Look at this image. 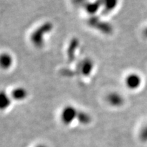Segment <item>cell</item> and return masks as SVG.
I'll list each match as a JSON object with an SVG mask.
<instances>
[{
    "label": "cell",
    "instance_id": "cell-1",
    "mask_svg": "<svg viewBox=\"0 0 147 147\" xmlns=\"http://www.w3.org/2000/svg\"><path fill=\"white\" fill-rule=\"evenodd\" d=\"M79 113L77 112L76 108H74L72 106H67L64 108L63 111L61 113V119L62 122L65 125H69L72 121L74 120L76 117H78Z\"/></svg>",
    "mask_w": 147,
    "mask_h": 147
},
{
    "label": "cell",
    "instance_id": "cell-2",
    "mask_svg": "<svg viewBox=\"0 0 147 147\" xmlns=\"http://www.w3.org/2000/svg\"><path fill=\"white\" fill-rule=\"evenodd\" d=\"M125 83L129 89H136L140 83V77L136 74H134L128 75L125 80Z\"/></svg>",
    "mask_w": 147,
    "mask_h": 147
},
{
    "label": "cell",
    "instance_id": "cell-3",
    "mask_svg": "<svg viewBox=\"0 0 147 147\" xmlns=\"http://www.w3.org/2000/svg\"><path fill=\"white\" fill-rule=\"evenodd\" d=\"M123 97L120 95L117 94V93H113L108 95V101L109 104L113 105V106H119L121 104H123Z\"/></svg>",
    "mask_w": 147,
    "mask_h": 147
},
{
    "label": "cell",
    "instance_id": "cell-4",
    "mask_svg": "<svg viewBox=\"0 0 147 147\" xmlns=\"http://www.w3.org/2000/svg\"><path fill=\"white\" fill-rule=\"evenodd\" d=\"M12 97L16 100H22L27 96V93L23 88H17L12 91Z\"/></svg>",
    "mask_w": 147,
    "mask_h": 147
},
{
    "label": "cell",
    "instance_id": "cell-5",
    "mask_svg": "<svg viewBox=\"0 0 147 147\" xmlns=\"http://www.w3.org/2000/svg\"><path fill=\"white\" fill-rule=\"evenodd\" d=\"M12 63V58L8 54H3L1 56V65L2 67L7 69L10 67Z\"/></svg>",
    "mask_w": 147,
    "mask_h": 147
},
{
    "label": "cell",
    "instance_id": "cell-6",
    "mask_svg": "<svg viewBox=\"0 0 147 147\" xmlns=\"http://www.w3.org/2000/svg\"><path fill=\"white\" fill-rule=\"evenodd\" d=\"M106 8L108 9V10H110V9L114 8L115 7L116 4H117V0H106Z\"/></svg>",
    "mask_w": 147,
    "mask_h": 147
}]
</instances>
